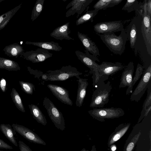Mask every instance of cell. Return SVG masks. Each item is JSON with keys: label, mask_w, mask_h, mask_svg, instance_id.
I'll use <instances>...</instances> for the list:
<instances>
[{"label": "cell", "mask_w": 151, "mask_h": 151, "mask_svg": "<svg viewBox=\"0 0 151 151\" xmlns=\"http://www.w3.org/2000/svg\"><path fill=\"white\" fill-rule=\"evenodd\" d=\"M118 36L114 33H109L99 35L103 43L111 51L119 55L124 52L127 37L124 28Z\"/></svg>", "instance_id": "6da1fadb"}, {"label": "cell", "mask_w": 151, "mask_h": 151, "mask_svg": "<svg viewBox=\"0 0 151 151\" xmlns=\"http://www.w3.org/2000/svg\"><path fill=\"white\" fill-rule=\"evenodd\" d=\"M112 89L110 81L98 85L93 92L90 107L94 108L103 107L109 101Z\"/></svg>", "instance_id": "7a4b0ae2"}, {"label": "cell", "mask_w": 151, "mask_h": 151, "mask_svg": "<svg viewBox=\"0 0 151 151\" xmlns=\"http://www.w3.org/2000/svg\"><path fill=\"white\" fill-rule=\"evenodd\" d=\"M85 53L79 50H76L75 54L78 58L90 69V73L92 74L93 85L96 87L98 85L99 73L98 68L99 64L96 61L100 62L97 58L85 50Z\"/></svg>", "instance_id": "3957f363"}, {"label": "cell", "mask_w": 151, "mask_h": 151, "mask_svg": "<svg viewBox=\"0 0 151 151\" xmlns=\"http://www.w3.org/2000/svg\"><path fill=\"white\" fill-rule=\"evenodd\" d=\"M47 78L45 81H60L67 80L73 77L78 79L82 73L77 69L70 65L63 66L60 69L55 70H48L46 74Z\"/></svg>", "instance_id": "277c9868"}, {"label": "cell", "mask_w": 151, "mask_h": 151, "mask_svg": "<svg viewBox=\"0 0 151 151\" xmlns=\"http://www.w3.org/2000/svg\"><path fill=\"white\" fill-rule=\"evenodd\" d=\"M94 119L101 122H104L106 119H113L123 116L124 111L120 108H94L88 111Z\"/></svg>", "instance_id": "5b68a950"}, {"label": "cell", "mask_w": 151, "mask_h": 151, "mask_svg": "<svg viewBox=\"0 0 151 151\" xmlns=\"http://www.w3.org/2000/svg\"><path fill=\"white\" fill-rule=\"evenodd\" d=\"M43 105L55 126L62 131L64 130L65 128V123L62 113L49 99L46 97L43 99Z\"/></svg>", "instance_id": "8992f818"}, {"label": "cell", "mask_w": 151, "mask_h": 151, "mask_svg": "<svg viewBox=\"0 0 151 151\" xmlns=\"http://www.w3.org/2000/svg\"><path fill=\"white\" fill-rule=\"evenodd\" d=\"M141 5L142 9L141 32L142 36L146 45L147 50L150 56L151 55V27L150 17L147 10V0L144 1Z\"/></svg>", "instance_id": "52a82bcc"}, {"label": "cell", "mask_w": 151, "mask_h": 151, "mask_svg": "<svg viewBox=\"0 0 151 151\" xmlns=\"http://www.w3.org/2000/svg\"><path fill=\"white\" fill-rule=\"evenodd\" d=\"M142 76L130 98L131 101L138 102L147 89L151 81V64L144 69Z\"/></svg>", "instance_id": "ba28073f"}, {"label": "cell", "mask_w": 151, "mask_h": 151, "mask_svg": "<svg viewBox=\"0 0 151 151\" xmlns=\"http://www.w3.org/2000/svg\"><path fill=\"white\" fill-rule=\"evenodd\" d=\"M124 68L123 65L119 62L113 63L103 62L101 64L99 65L98 68L99 75L98 85L104 83L105 81L109 79L110 76L122 70Z\"/></svg>", "instance_id": "9c48e42d"}, {"label": "cell", "mask_w": 151, "mask_h": 151, "mask_svg": "<svg viewBox=\"0 0 151 151\" xmlns=\"http://www.w3.org/2000/svg\"><path fill=\"white\" fill-rule=\"evenodd\" d=\"M123 28L120 21L101 22L96 23L93 26L94 30L97 33L101 34L120 31Z\"/></svg>", "instance_id": "30bf717a"}, {"label": "cell", "mask_w": 151, "mask_h": 151, "mask_svg": "<svg viewBox=\"0 0 151 151\" xmlns=\"http://www.w3.org/2000/svg\"><path fill=\"white\" fill-rule=\"evenodd\" d=\"M14 130L30 142L43 145L46 143L37 134L28 128L22 125L13 124Z\"/></svg>", "instance_id": "8fae6325"}, {"label": "cell", "mask_w": 151, "mask_h": 151, "mask_svg": "<svg viewBox=\"0 0 151 151\" xmlns=\"http://www.w3.org/2000/svg\"><path fill=\"white\" fill-rule=\"evenodd\" d=\"M93 0H73L66 6V9L71 7L66 13V17L74 15L76 13L78 14L77 18L84 11L86 8Z\"/></svg>", "instance_id": "7c38bea8"}, {"label": "cell", "mask_w": 151, "mask_h": 151, "mask_svg": "<svg viewBox=\"0 0 151 151\" xmlns=\"http://www.w3.org/2000/svg\"><path fill=\"white\" fill-rule=\"evenodd\" d=\"M47 86L52 93L61 102L71 106L73 105L69 97L68 91L63 87L57 85L48 84Z\"/></svg>", "instance_id": "4fadbf2b"}, {"label": "cell", "mask_w": 151, "mask_h": 151, "mask_svg": "<svg viewBox=\"0 0 151 151\" xmlns=\"http://www.w3.org/2000/svg\"><path fill=\"white\" fill-rule=\"evenodd\" d=\"M52 55L47 50L38 48L36 50L28 52L26 58L27 59L33 63H37L45 61L51 57Z\"/></svg>", "instance_id": "5bb4252c"}, {"label": "cell", "mask_w": 151, "mask_h": 151, "mask_svg": "<svg viewBox=\"0 0 151 151\" xmlns=\"http://www.w3.org/2000/svg\"><path fill=\"white\" fill-rule=\"evenodd\" d=\"M77 35L86 50L96 57L100 56L99 50L96 45L87 35L78 31Z\"/></svg>", "instance_id": "9a60e30c"}, {"label": "cell", "mask_w": 151, "mask_h": 151, "mask_svg": "<svg viewBox=\"0 0 151 151\" xmlns=\"http://www.w3.org/2000/svg\"><path fill=\"white\" fill-rule=\"evenodd\" d=\"M131 125L130 123H124L119 124L110 135L108 141L109 148L119 140L127 131Z\"/></svg>", "instance_id": "2e32d148"}, {"label": "cell", "mask_w": 151, "mask_h": 151, "mask_svg": "<svg viewBox=\"0 0 151 151\" xmlns=\"http://www.w3.org/2000/svg\"><path fill=\"white\" fill-rule=\"evenodd\" d=\"M134 66L132 62L129 63L122 73L119 88H121L129 87L132 82Z\"/></svg>", "instance_id": "e0dca14e"}, {"label": "cell", "mask_w": 151, "mask_h": 151, "mask_svg": "<svg viewBox=\"0 0 151 151\" xmlns=\"http://www.w3.org/2000/svg\"><path fill=\"white\" fill-rule=\"evenodd\" d=\"M69 24L70 22H68L55 28L50 33V36L57 40H61L63 39L74 40L73 38L69 35L71 33L69 27Z\"/></svg>", "instance_id": "ac0fdd59"}, {"label": "cell", "mask_w": 151, "mask_h": 151, "mask_svg": "<svg viewBox=\"0 0 151 151\" xmlns=\"http://www.w3.org/2000/svg\"><path fill=\"white\" fill-rule=\"evenodd\" d=\"M77 81L78 82V86L76 104L77 106L80 107L83 103L88 83L87 79L79 78Z\"/></svg>", "instance_id": "d6986e66"}, {"label": "cell", "mask_w": 151, "mask_h": 151, "mask_svg": "<svg viewBox=\"0 0 151 151\" xmlns=\"http://www.w3.org/2000/svg\"><path fill=\"white\" fill-rule=\"evenodd\" d=\"M135 17L130 23L126 32L128 40L129 41L131 48L134 49L137 40V29L135 23Z\"/></svg>", "instance_id": "ffe728a7"}, {"label": "cell", "mask_w": 151, "mask_h": 151, "mask_svg": "<svg viewBox=\"0 0 151 151\" xmlns=\"http://www.w3.org/2000/svg\"><path fill=\"white\" fill-rule=\"evenodd\" d=\"M151 111V82L147 88V95L144 102L141 115L137 123H139Z\"/></svg>", "instance_id": "44dd1931"}, {"label": "cell", "mask_w": 151, "mask_h": 151, "mask_svg": "<svg viewBox=\"0 0 151 151\" xmlns=\"http://www.w3.org/2000/svg\"><path fill=\"white\" fill-rule=\"evenodd\" d=\"M0 129L6 137L15 146H18L15 137V131L9 124H1Z\"/></svg>", "instance_id": "7402d4cb"}, {"label": "cell", "mask_w": 151, "mask_h": 151, "mask_svg": "<svg viewBox=\"0 0 151 151\" xmlns=\"http://www.w3.org/2000/svg\"><path fill=\"white\" fill-rule=\"evenodd\" d=\"M27 43L32 44L37 46L40 48L48 50H52L59 51L62 50V47L59 46L58 42L53 41L40 42H27Z\"/></svg>", "instance_id": "603a6c76"}, {"label": "cell", "mask_w": 151, "mask_h": 151, "mask_svg": "<svg viewBox=\"0 0 151 151\" xmlns=\"http://www.w3.org/2000/svg\"><path fill=\"white\" fill-rule=\"evenodd\" d=\"M28 106L33 118L38 123L44 126L46 125L47 122L45 117L37 106L31 104H29Z\"/></svg>", "instance_id": "cb8c5ba5"}, {"label": "cell", "mask_w": 151, "mask_h": 151, "mask_svg": "<svg viewBox=\"0 0 151 151\" xmlns=\"http://www.w3.org/2000/svg\"><path fill=\"white\" fill-rule=\"evenodd\" d=\"M123 0H100L93 6L94 9L105 10L107 8L112 7L118 4Z\"/></svg>", "instance_id": "d4e9b609"}, {"label": "cell", "mask_w": 151, "mask_h": 151, "mask_svg": "<svg viewBox=\"0 0 151 151\" xmlns=\"http://www.w3.org/2000/svg\"><path fill=\"white\" fill-rule=\"evenodd\" d=\"M99 11L98 10L96 9L87 11L76 20V25H79L90 21L92 22L93 18L97 15Z\"/></svg>", "instance_id": "484cf974"}, {"label": "cell", "mask_w": 151, "mask_h": 151, "mask_svg": "<svg viewBox=\"0 0 151 151\" xmlns=\"http://www.w3.org/2000/svg\"><path fill=\"white\" fill-rule=\"evenodd\" d=\"M144 68L143 66L139 63H138L134 77L133 78L132 80L130 85L128 87L126 90V95H128L132 92L133 87L142 75Z\"/></svg>", "instance_id": "4316f807"}, {"label": "cell", "mask_w": 151, "mask_h": 151, "mask_svg": "<svg viewBox=\"0 0 151 151\" xmlns=\"http://www.w3.org/2000/svg\"><path fill=\"white\" fill-rule=\"evenodd\" d=\"M10 95L12 99L17 108L20 111L25 112V109L21 98L14 88H12Z\"/></svg>", "instance_id": "83f0119b"}, {"label": "cell", "mask_w": 151, "mask_h": 151, "mask_svg": "<svg viewBox=\"0 0 151 151\" xmlns=\"http://www.w3.org/2000/svg\"><path fill=\"white\" fill-rule=\"evenodd\" d=\"M45 0H37L32 11L31 19L32 21L36 19L40 15L44 9Z\"/></svg>", "instance_id": "f1b7e54d"}, {"label": "cell", "mask_w": 151, "mask_h": 151, "mask_svg": "<svg viewBox=\"0 0 151 151\" xmlns=\"http://www.w3.org/2000/svg\"><path fill=\"white\" fill-rule=\"evenodd\" d=\"M137 0H127L122 9L129 13L134 11L139 10L141 6Z\"/></svg>", "instance_id": "f546056e"}, {"label": "cell", "mask_w": 151, "mask_h": 151, "mask_svg": "<svg viewBox=\"0 0 151 151\" xmlns=\"http://www.w3.org/2000/svg\"><path fill=\"white\" fill-rule=\"evenodd\" d=\"M0 68L9 70H17L20 69L17 63L7 59L0 60Z\"/></svg>", "instance_id": "4dcf8cb0"}, {"label": "cell", "mask_w": 151, "mask_h": 151, "mask_svg": "<svg viewBox=\"0 0 151 151\" xmlns=\"http://www.w3.org/2000/svg\"><path fill=\"white\" fill-rule=\"evenodd\" d=\"M141 134V132H139L134 135L129 141H126L123 151H133Z\"/></svg>", "instance_id": "1f68e13d"}, {"label": "cell", "mask_w": 151, "mask_h": 151, "mask_svg": "<svg viewBox=\"0 0 151 151\" xmlns=\"http://www.w3.org/2000/svg\"><path fill=\"white\" fill-rule=\"evenodd\" d=\"M22 89L26 93L32 95L33 90L35 91V86L31 83L23 81H19Z\"/></svg>", "instance_id": "d6a6232c"}, {"label": "cell", "mask_w": 151, "mask_h": 151, "mask_svg": "<svg viewBox=\"0 0 151 151\" xmlns=\"http://www.w3.org/2000/svg\"><path fill=\"white\" fill-rule=\"evenodd\" d=\"M18 143L20 151H32L29 147L23 142L19 140Z\"/></svg>", "instance_id": "836d02e7"}, {"label": "cell", "mask_w": 151, "mask_h": 151, "mask_svg": "<svg viewBox=\"0 0 151 151\" xmlns=\"http://www.w3.org/2000/svg\"><path fill=\"white\" fill-rule=\"evenodd\" d=\"M0 148L5 149H12V147L0 139Z\"/></svg>", "instance_id": "e575fe53"}, {"label": "cell", "mask_w": 151, "mask_h": 151, "mask_svg": "<svg viewBox=\"0 0 151 151\" xmlns=\"http://www.w3.org/2000/svg\"><path fill=\"white\" fill-rule=\"evenodd\" d=\"M6 86V81L4 79L2 78L0 81V88L3 92L5 91Z\"/></svg>", "instance_id": "d590c367"}, {"label": "cell", "mask_w": 151, "mask_h": 151, "mask_svg": "<svg viewBox=\"0 0 151 151\" xmlns=\"http://www.w3.org/2000/svg\"><path fill=\"white\" fill-rule=\"evenodd\" d=\"M146 7L148 13L151 17V0H147Z\"/></svg>", "instance_id": "8d00e7d4"}, {"label": "cell", "mask_w": 151, "mask_h": 151, "mask_svg": "<svg viewBox=\"0 0 151 151\" xmlns=\"http://www.w3.org/2000/svg\"><path fill=\"white\" fill-rule=\"evenodd\" d=\"M81 151H97V150L95 145H93L92 146L91 149L90 151L86 150L85 148H83L81 150Z\"/></svg>", "instance_id": "74e56055"}, {"label": "cell", "mask_w": 151, "mask_h": 151, "mask_svg": "<svg viewBox=\"0 0 151 151\" xmlns=\"http://www.w3.org/2000/svg\"><path fill=\"white\" fill-rule=\"evenodd\" d=\"M116 146L115 145L113 144L111 145L108 148L112 151H116Z\"/></svg>", "instance_id": "f35d334b"}, {"label": "cell", "mask_w": 151, "mask_h": 151, "mask_svg": "<svg viewBox=\"0 0 151 151\" xmlns=\"http://www.w3.org/2000/svg\"><path fill=\"white\" fill-rule=\"evenodd\" d=\"M17 53V49L14 48H13L12 50V55L15 56L16 55Z\"/></svg>", "instance_id": "ab89813d"}, {"label": "cell", "mask_w": 151, "mask_h": 151, "mask_svg": "<svg viewBox=\"0 0 151 151\" xmlns=\"http://www.w3.org/2000/svg\"><path fill=\"white\" fill-rule=\"evenodd\" d=\"M47 78V76L46 74H43L42 77V79L45 81Z\"/></svg>", "instance_id": "60d3db41"}, {"label": "cell", "mask_w": 151, "mask_h": 151, "mask_svg": "<svg viewBox=\"0 0 151 151\" xmlns=\"http://www.w3.org/2000/svg\"><path fill=\"white\" fill-rule=\"evenodd\" d=\"M3 18L2 17H0V23L3 20Z\"/></svg>", "instance_id": "b9f144b4"}, {"label": "cell", "mask_w": 151, "mask_h": 151, "mask_svg": "<svg viewBox=\"0 0 151 151\" xmlns=\"http://www.w3.org/2000/svg\"><path fill=\"white\" fill-rule=\"evenodd\" d=\"M108 151H112L110 149H108Z\"/></svg>", "instance_id": "7bdbcfd3"}, {"label": "cell", "mask_w": 151, "mask_h": 151, "mask_svg": "<svg viewBox=\"0 0 151 151\" xmlns=\"http://www.w3.org/2000/svg\"><path fill=\"white\" fill-rule=\"evenodd\" d=\"M0 151H4L1 150H0Z\"/></svg>", "instance_id": "ee69618b"}]
</instances>
